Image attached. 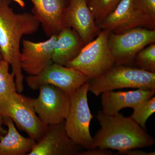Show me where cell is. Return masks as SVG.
<instances>
[{
  "label": "cell",
  "mask_w": 155,
  "mask_h": 155,
  "mask_svg": "<svg viewBox=\"0 0 155 155\" xmlns=\"http://www.w3.org/2000/svg\"><path fill=\"white\" fill-rule=\"evenodd\" d=\"M113 152L108 149L97 147L91 149L81 150L78 155H114Z\"/></svg>",
  "instance_id": "obj_23"
},
{
  "label": "cell",
  "mask_w": 155,
  "mask_h": 155,
  "mask_svg": "<svg viewBox=\"0 0 155 155\" xmlns=\"http://www.w3.org/2000/svg\"><path fill=\"white\" fill-rule=\"evenodd\" d=\"M84 45L75 30L63 28L58 34L54 46L53 63L66 66L77 57Z\"/></svg>",
  "instance_id": "obj_16"
},
{
  "label": "cell",
  "mask_w": 155,
  "mask_h": 155,
  "mask_svg": "<svg viewBox=\"0 0 155 155\" xmlns=\"http://www.w3.org/2000/svg\"><path fill=\"white\" fill-rule=\"evenodd\" d=\"M134 61L140 68L155 72V44L153 43L140 50L136 55Z\"/></svg>",
  "instance_id": "obj_21"
},
{
  "label": "cell",
  "mask_w": 155,
  "mask_h": 155,
  "mask_svg": "<svg viewBox=\"0 0 155 155\" xmlns=\"http://www.w3.org/2000/svg\"><path fill=\"white\" fill-rule=\"evenodd\" d=\"M9 64L0 59V99L17 91L15 76L9 72Z\"/></svg>",
  "instance_id": "obj_19"
},
{
  "label": "cell",
  "mask_w": 155,
  "mask_h": 155,
  "mask_svg": "<svg viewBox=\"0 0 155 155\" xmlns=\"http://www.w3.org/2000/svg\"><path fill=\"white\" fill-rule=\"evenodd\" d=\"M1 58H2V56H1V54H0V59H1Z\"/></svg>",
  "instance_id": "obj_28"
},
{
  "label": "cell",
  "mask_w": 155,
  "mask_h": 155,
  "mask_svg": "<svg viewBox=\"0 0 155 155\" xmlns=\"http://www.w3.org/2000/svg\"><path fill=\"white\" fill-rule=\"evenodd\" d=\"M88 82L84 84L70 96V104L65 120V127L69 138L85 150L92 149L93 138L90 125L93 116L87 101Z\"/></svg>",
  "instance_id": "obj_5"
},
{
  "label": "cell",
  "mask_w": 155,
  "mask_h": 155,
  "mask_svg": "<svg viewBox=\"0 0 155 155\" xmlns=\"http://www.w3.org/2000/svg\"><path fill=\"white\" fill-rule=\"evenodd\" d=\"M136 8L155 20V0H133Z\"/></svg>",
  "instance_id": "obj_22"
},
{
  "label": "cell",
  "mask_w": 155,
  "mask_h": 155,
  "mask_svg": "<svg viewBox=\"0 0 155 155\" xmlns=\"http://www.w3.org/2000/svg\"><path fill=\"white\" fill-rule=\"evenodd\" d=\"M4 123L8 130L0 135V155H27L36 144L31 137H25L18 132L12 119L4 116Z\"/></svg>",
  "instance_id": "obj_17"
},
{
  "label": "cell",
  "mask_w": 155,
  "mask_h": 155,
  "mask_svg": "<svg viewBox=\"0 0 155 155\" xmlns=\"http://www.w3.org/2000/svg\"><path fill=\"white\" fill-rule=\"evenodd\" d=\"M88 91L96 96L119 89L155 90V72L123 65L114 66L105 73L88 81Z\"/></svg>",
  "instance_id": "obj_3"
},
{
  "label": "cell",
  "mask_w": 155,
  "mask_h": 155,
  "mask_svg": "<svg viewBox=\"0 0 155 155\" xmlns=\"http://www.w3.org/2000/svg\"><path fill=\"white\" fill-rule=\"evenodd\" d=\"M121 0H91L88 3L89 8L93 14L96 25L98 26L111 13Z\"/></svg>",
  "instance_id": "obj_18"
},
{
  "label": "cell",
  "mask_w": 155,
  "mask_h": 155,
  "mask_svg": "<svg viewBox=\"0 0 155 155\" xmlns=\"http://www.w3.org/2000/svg\"><path fill=\"white\" fill-rule=\"evenodd\" d=\"M109 34L106 30L100 31L95 38L84 45L77 57L66 67L80 71L90 79L109 71L115 65L108 46Z\"/></svg>",
  "instance_id": "obj_4"
},
{
  "label": "cell",
  "mask_w": 155,
  "mask_h": 155,
  "mask_svg": "<svg viewBox=\"0 0 155 155\" xmlns=\"http://www.w3.org/2000/svg\"><path fill=\"white\" fill-rule=\"evenodd\" d=\"M155 90L137 89L128 91H107L102 94V112L114 116L125 108L134 109L138 104L153 96Z\"/></svg>",
  "instance_id": "obj_15"
},
{
  "label": "cell",
  "mask_w": 155,
  "mask_h": 155,
  "mask_svg": "<svg viewBox=\"0 0 155 155\" xmlns=\"http://www.w3.org/2000/svg\"><path fill=\"white\" fill-rule=\"evenodd\" d=\"M57 37L58 35H54L47 40L38 42L23 39L20 55L22 70L28 75H36L52 64Z\"/></svg>",
  "instance_id": "obj_13"
},
{
  "label": "cell",
  "mask_w": 155,
  "mask_h": 155,
  "mask_svg": "<svg viewBox=\"0 0 155 155\" xmlns=\"http://www.w3.org/2000/svg\"><path fill=\"white\" fill-rule=\"evenodd\" d=\"M96 117L101 128L93 137L92 149L98 147L123 151L154 144L152 137L130 117L119 113L110 116L101 111L97 112Z\"/></svg>",
  "instance_id": "obj_2"
},
{
  "label": "cell",
  "mask_w": 155,
  "mask_h": 155,
  "mask_svg": "<svg viewBox=\"0 0 155 155\" xmlns=\"http://www.w3.org/2000/svg\"><path fill=\"white\" fill-rule=\"evenodd\" d=\"M155 41V29L143 27L120 33L111 32L108 36V46L116 65L131 63L139 51Z\"/></svg>",
  "instance_id": "obj_7"
},
{
  "label": "cell",
  "mask_w": 155,
  "mask_h": 155,
  "mask_svg": "<svg viewBox=\"0 0 155 155\" xmlns=\"http://www.w3.org/2000/svg\"><path fill=\"white\" fill-rule=\"evenodd\" d=\"M91 1V0H87V3L89 2H90Z\"/></svg>",
  "instance_id": "obj_27"
},
{
  "label": "cell",
  "mask_w": 155,
  "mask_h": 155,
  "mask_svg": "<svg viewBox=\"0 0 155 155\" xmlns=\"http://www.w3.org/2000/svg\"><path fill=\"white\" fill-rule=\"evenodd\" d=\"M82 149L69 138L64 121L48 126L44 134L27 155H78Z\"/></svg>",
  "instance_id": "obj_12"
},
{
  "label": "cell",
  "mask_w": 155,
  "mask_h": 155,
  "mask_svg": "<svg viewBox=\"0 0 155 155\" xmlns=\"http://www.w3.org/2000/svg\"><path fill=\"white\" fill-rule=\"evenodd\" d=\"M64 28L75 30L84 45L94 39L100 32L87 0H70L63 17Z\"/></svg>",
  "instance_id": "obj_11"
},
{
  "label": "cell",
  "mask_w": 155,
  "mask_h": 155,
  "mask_svg": "<svg viewBox=\"0 0 155 155\" xmlns=\"http://www.w3.org/2000/svg\"><path fill=\"white\" fill-rule=\"evenodd\" d=\"M0 113L11 118L19 130L36 142L47 129L35 113L32 99L17 91L0 99Z\"/></svg>",
  "instance_id": "obj_6"
},
{
  "label": "cell",
  "mask_w": 155,
  "mask_h": 155,
  "mask_svg": "<svg viewBox=\"0 0 155 155\" xmlns=\"http://www.w3.org/2000/svg\"><path fill=\"white\" fill-rule=\"evenodd\" d=\"M12 1L16 2V3H17V4H18L20 7H22V8H23L25 7V3L22 0H12Z\"/></svg>",
  "instance_id": "obj_26"
},
{
  "label": "cell",
  "mask_w": 155,
  "mask_h": 155,
  "mask_svg": "<svg viewBox=\"0 0 155 155\" xmlns=\"http://www.w3.org/2000/svg\"><path fill=\"white\" fill-rule=\"evenodd\" d=\"M155 20L137 8L133 0H121L100 23V29L120 33L136 27L155 29Z\"/></svg>",
  "instance_id": "obj_10"
},
{
  "label": "cell",
  "mask_w": 155,
  "mask_h": 155,
  "mask_svg": "<svg viewBox=\"0 0 155 155\" xmlns=\"http://www.w3.org/2000/svg\"><path fill=\"white\" fill-rule=\"evenodd\" d=\"M133 110V114L130 118L146 130L147 120L155 112V97L153 96L140 103Z\"/></svg>",
  "instance_id": "obj_20"
},
{
  "label": "cell",
  "mask_w": 155,
  "mask_h": 155,
  "mask_svg": "<svg viewBox=\"0 0 155 155\" xmlns=\"http://www.w3.org/2000/svg\"><path fill=\"white\" fill-rule=\"evenodd\" d=\"M4 123V118L2 115L0 113V135H5L7 133V130L4 129L2 125Z\"/></svg>",
  "instance_id": "obj_25"
},
{
  "label": "cell",
  "mask_w": 155,
  "mask_h": 155,
  "mask_svg": "<svg viewBox=\"0 0 155 155\" xmlns=\"http://www.w3.org/2000/svg\"><path fill=\"white\" fill-rule=\"evenodd\" d=\"M38 90V97L32 99V102L41 121L47 126L65 121L69 111L71 96L50 84L42 85Z\"/></svg>",
  "instance_id": "obj_8"
},
{
  "label": "cell",
  "mask_w": 155,
  "mask_h": 155,
  "mask_svg": "<svg viewBox=\"0 0 155 155\" xmlns=\"http://www.w3.org/2000/svg\"><path fill=\"white\" fill-rule=\"evenodd\" d=\"M90 78L76 69L53 63L38 75L26 78L27 85L34 90L43 84H50L72 95Z\"/></svg>",
  "instance_id": "obj_9"
},
{
  "label": "cell",
  "mask_w": 155,
  "mask_h": 155,
  "mask_svg": "<svg viewBox=\"0 0 155 155\" xmlns=\"http://www.w3.org/2000/svg\"><path fill=\"white\" fill-rule=\"evenodd\" d=\"M10 4L11 0H0V54L11 66L17 91L21 93L24 89V76L20 62V42L23 35L37 32L41 24L32 14L15 13Z\"/></svg>",
  "instance_id": "obj_1"
},
{
  "label": "cell",
  "mask_w": 155,
  "mask_h": 155,
  "mask_svg": "<svg viewBox=\"0 0 155 155\" xmlns=\"http://www.w3.org/2000/svg\"><path fill=\"white\" fill-rule=\"evenodd\" d=\"M118 155H155V152H146L144 151L138 150V149H134L127 150L123 151H119L117 153Z\"/></svg>",
  "instance_id": "obj_24"
},
{
  "label": "cell",
  "mask_w": 155,
  "mask_h": 155,
  "mask_svg": "<svg viewBox=\"0 0 155 155\" xmlns=\"http://www.w3.org/2000/svg\"><path fill=\"white\" fill-rule=\"evenodd\" d=\"M32 13L40 22L47 36L58 35L64 28L63 17L66 0H30Z\"/></svg>",
  "instance_id": "obj_14"
}]
</instances>
